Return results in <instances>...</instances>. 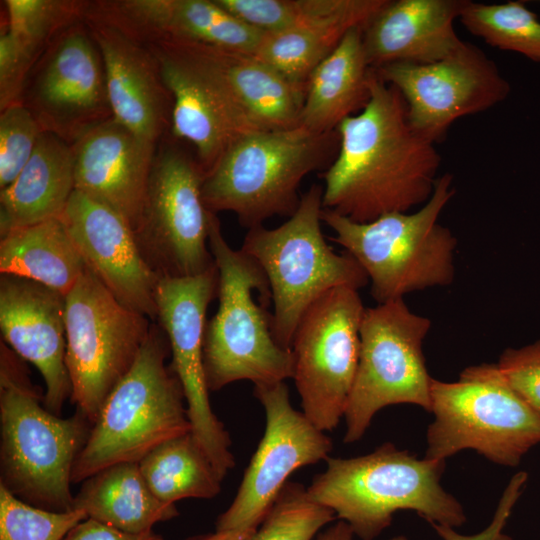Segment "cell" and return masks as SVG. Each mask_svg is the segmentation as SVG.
<instances>
[{"mask_svg": "<svg viewBox=\"0 0 540 540\" xmlns=\"http://www.w3.org/2000/svg\"><path fill=\"white\" fill-rule=\"evenodd\" d=\"M365 107L336 128L339 151L323 174V208L355 222L425 204L438 179L435 144L411 127L400 92L373 69Z\"/></svg>", "mask_w": 540, "mask_h": 540, "instance_id": "obj_1", "label": "cell"}, {"mask_svg": "<svg viewBox=\"0 0 540 540\" xmlns=\"http://www.w3.org/2000/svg\"><path fill=\"white\" fill-rule=\"evenodd\" d=\"M326 463L306 487L307 495L362 540L375 539L399 510L415 511L430 524L452 528L466 521L460 502L440 483L445 460L419 459L387 442L369 454L329 457Z\"/></svg>", "mask_w": 540, "mask_h": 540, "instance_id": "obj_2", "label": "cell"}, {"mask_svg": "<svg viewBox=\"0 0 540 540\" xmlns=\"http://www.w3.org/2000/svg\"><path fill=\"white\" fill-rule=\"evenodd\" d=\"M40 399L1 344L0 485L30 505L70 511L72 471L92 424L78 410L66 418L56 415Z\"/></svg>", "mask_w": 540, "mask_h": 540, "instance_id": "obj_3", "label": "cell"}, {"mask_svg": "<svg viewBox=\"0 0 540 540\" xmlns=\"http://www.w3.org/2000/svg\"><path fill=\"white\" fill-rule=\"evenodd\" d=\"M453 194L452 176L445 173L415 212H392L360 223L323 208L321 218L335 233L330 239L365 271L371 295L381 304L453 282L457 240L439 223Z\"/></svg>", "mask_w": 540, "mask_h": 540, "instance_id": "obj_4", "label": "cell"}, {"mask_svg": "<svg viewBox=\"0 0 540 540\" xmlns=\"http://www.w3.org/2000/svg\"><path fill=\"white\" fill-rule=\"evenodd\" d=\"M209 249L218 269V308L206 322L203 360L209 391L241 380L256 384L282 382L293 375L291 349L281 347L271 329L267 278L250 256L225 240L216 213L211 214Z\"/></svg>", "mask_w": 540, "mask_h": 540, "instance_id": "obj_5", "label": "cell"}, {"mask_svg": "<svg viewBox=\"0 0 540 540\" xmlns=\"http://www.w3.org/2000/svg\"><path fill=\"white\" fill-rule=\"evenodd\" d=\"M170 346L152 324L135 363L106 399L72 471V483L118 463L139 462L192 431L182 386L166 365Z\"/></svg>", "mask_w": 540, "mask_h": 540, "instance_id": "obj_6", "label": "cell"}, {"mask_svg": "<svg viewBox=\"0 0 540 540\" xmlns=\"http://www.w3.org/2000/svg\"><path fill=\"white\" fill-rule=\"evenodd\" d=\"M323 187L313 184L296 211L275 228L248 229L241 250L263 270L271 291V329L277 343L290 349L297 325L320 297L338 287L359 290L369 279L347 252L337 253L321 230Z\"/></svg>", "mask_w": 540, "mask_h": 540, "instance_id": "obj_7", "label": "cell"}, {"mask_svg": "<svg viewBox=\"0 0 540 540\" xmlns=\"http://www.w3.org/2000/svg\"><path fill=\"white\" fill-rule=\"evenodd\" d=\"M332 135L299 124L238 137L203 175L206 208L230 211L248 229L273 216L290 217L302 180L324 162Z\"/></svg>", "mask_w": 540, "mask_h": 540, "instance_id": "obj_8", "label": "cell"}, {"mask_svg": "<svg viewBox=\"0 0 540 540\" xmlns=\"http://www.w3.org/2000/svg\"><path fill=\"white\" fill-rule=\"evenodd\" d=\"M425 457L445 460L473 449L514 467L540 443V414L506 383L497 364L465 368L455 382L432 378Z\"/></svg>", "mask_w": 540, "mask_h": 540, "instance_id": "obj_9", "label": "cell"}, {"mask_svg": "<svg viewBox=\"0 0 540 540\" xmlns=\"http://www.w3.org/2000/svg\"><path fill=\"white\" fill-rule=\"evenodd\" d=\"M64 319L70 399L93 425L135 363L152 324L121 304L88 269L65 296Z\"/></svg>", "mask_w": 540, "mask_h": 540, "instance_id": "obj_10", "label": "cell"}, {"mask_svg": "<svg viewBox=\"0 0 540 540\" xmlns=\"http://www.w3.org/2000/svg\"><path fill=\"white\" fill-rule=\"evenodd\" d=\"M431 321L412 312L403 298L365 308L360 355L344 418L345 443L362 438L375 414L389 405L414 404L430 411L423 341Z\"/></svg>", "mask_w": 540, "mask_h": 540, "instance_id": "obj_11", "label": "cell"}, {"mask_svg": "<svg viewBox=\"0 0 540 540\" xmlns=\"http://www.w3.org/2000/svg\"><path fill=\"white\" fill-rule=\"evenodd\" d=\"M365 307L357 289L335 288L317 299L295 330L293 375L305 416L331 431L344 417L357 373Z\"/></svg>", "mask_w": 540, "mask_h": 540, "instance_id": "obj_12", "label": "cell"}, {"mask_svg": "<svg viewBox=\"0 0 540 540\" xmlns=\"http://www.w3.org/2000/svg\"><path fill=\"white\" fill-rule=\"evenodd\" d=\"M203 171L180 148L156 152L135 236L142 255L161 277H188L215 266L210 218L202 198Z\"/></svg>", "mask_w": 540, "mask_h": 540, "instance_id": "obj_13", "label": "cell"}, {"mask_svg": "<svg viewBox=\"0 0 540 540\" xmlns=\"http://www.w3.org/2000/svg\"><path fill=\"white\" fill-rule=\"evenodd\" d=\"M218 292V269L188 277H161L157 320L172 353L171 368L183 389L192 433L223 480L234 467L231 439L209 401L203 360L206 312Z\"/></svg>", "mask_w": 540, "mask_h": 540, "instance_id": "obj_14", "label": "cell"}, {"mask_svg": "<svg viewBox=\"0 0 540 540\" xmlns=\"http://www.w3.org/2000/svg\"><path fill=\"white\" fill-rule=\"evenodd\" d=\"M265 410V431L216 531L255 530L297 469L327 460L331 439L290 403L285 381L254 385Z\"/></svg>", "mask_w": 540, "mask_h": 540, "instance_id": "obj_15", "label": "cell"}, {"mask_svg": "<svg viewBox=\"0 0 540 540\" xmlns=\"http://www.w3.org/2000/svg\"><path fill=\"white\" fill-rule=\"evenodd\" d=\"M29 76L21 103L70 145L113 117L102 56L82 20L56 36Z\"/></svg>", "mask_w": 540, "mask_h": 540, "instance_id": "obj_16", "label": "cell"}, {"mask_svg": "<svg viewBox=\"0 0 540 540\" xmlns=\"http://www.w3.org/2000/svg\"><path fill=\"white\" fill-rule=\"evenodd\" d=\"M374 70L402 95L415 132L434 144L454 121L488 110L510 92L496 63L468 42L435 63L397 62Z\"/></svg>", "mask_w": 540, "mask_h": 540, "instance_id": "obj_17", "label": "cell"}, {"mask_svg": "<svg viewBox=\"0 0 540 540\" xmlns=\"http://www.w3.org/2000/svg\"><path fill=\"white\" fill-rule=\"evenodd\" d=\"M87 269L124 306L151 321L160 277L141 253L129 222L78 190L60 215Z\"/></svg>", "mask_w": 540, "mask_h": 540, "instance_id": "obj_18", "label": "cell"}, {"mask_svg": "<svg viewBox=\"0 0 540 540\" xmlns=\"http://www.w3.org/2000/svg\"><path fill=\"white\" fill-rule=\"evenodd\" d=\"M83 19L113 26L143 44L192 42L252 55L265 35L216 0L90 1Z\"/></svg>", "mask_w": 540, "mask_h": 540, "instance_id": "obj_19", "label": "cell"}, {"mask_svg": "<svg viewBox=\"0 0 540 540\" xmlns=\"http://www.w3.org/2000/svg\"><path fill=\"white\" fill-rule=\"evenodd\" d=\"M65 296L29 279L0 277V329L4 341L32 363L45 383L44 406L61 415L71 398L66 367Z\"/></svg>", "mask_w": 540, "mask_h": 540, "instance_id": "obj_20", "label": "cell"}, {"mask_svg": "<svg viewBox=\"0 0 540 540\" xmlns=\"http://www.w3.org/2000/svg\"><path fill=\"white\" fill-rule=\"evenodd\" d=\"M154 45L202 73L257 128L285 129L300 124L306 85L285 79L256 56L192 42Z\"/></svg>", "mask_w": 540, "mask_h": 540, "instance_id": "obj_21", "label": "cell"}, {"mask_svg": "<svg viewBox=\"0 0 540 540\" xmlns=\"http://www.w3.org/2000/svg\"><path fill=\"white\" fill-rule=\"evenodd\" d=\"M75 189L122 215L135 231L144 208L156 144L113 117L73 144Z\"/></svg>", "mask_w": 540, "mask_h": 540, "instance_id": "obj_22", "label": "cell"}, {"mask_svg": "<svg viewBox=\"0 0 540 540\" xmlns=\"http://www.w3.org/2000/svg\"><path fill=\"white\" fill-rule=\"evenodd\" d=\"M102 56L113 118L156 144L171 123L172 98L150 48L121 30L82 19Z\"/></svg>", "mask_w": 540, "mask_h": 540, "instance_id": "obj_23", "label": "cell"}, {"mask_svg": "<svg viewBox=\"0 0 540 540\" xmlns=\"http://www.w3.org/2000/svg\"><path fill=\"white\" fill-rule=\"evenodd\" d=\"M147 46L158 60L172 98L171 133L194 145L203 173L235 139L261 130L188 62L161 46Z\"/></svg>", "mask_w": 540, "mask_h": 540, "instance_id": "obj_24", "label": "cell"}, {"mask_svg": "<svg viewBox=\"0 0 540 540\" xmlns=\"http://www.w3.org/2000/svg\"><path fill=\"white\" fill-rule=\"evenodd\" d=\"M467 0L388 1L363 30L371 68L390 63L430 64L456 53L465 43L456 33Z\"/></svg>", "mask_w": 540, "mask_h": 540, "instance_id": "obj_25", "label": "cell"}, {"mask_svg": "<svg viewBox=\"0 0 540 540\" xmlns=\"http://www.w3.org/2000/svg\"><path fill=\"white\" fill-rule=\"evenodd\" d=\"M74 190L72 145L43 132L16 179L0 190V236L60 217Z\"/></svg>", "mask_w": 540, "mask_h": 540, "instance_id": "obj_26", "label": "cell"}, {"mask_svg": "<svg viewBox=\"0 0 540 540\" xmlns=\"http://www.w3.org/2000/svg\"><path fill=\"white\" fill-rule=\"evenodd\" d=\"M363 30L356 27L348 31L310 74L301 125L320 134L332 133L345 118L367 104L373 68L365 54Z\"/></svg>", "mask_w": 540, "mask_h": 540, "instance_id": "obj_27", "label": "cell"}, {"mask_svg": "<svg viewBox=\"0 0 540 540\" xmlns=\"http://www.w3.org/2000/svg\"><path fill=\"white\" fill-rule=\"evenodd\" d=\"M87 518L122 532L142 534L179 515L175 504L161 501L149 488L139 463L107 467L82 482L74 507Z\"/></svg>", "mask_w": 540, "mask_h": 540, "instance_id": "obj_28", "label": "cell"}, {"mask_svg": "<svg viewBox=\"0 0 540 540\" xmlns=\"http://www.w3.org/2000/svg\"><path fill=\"white\" fill-rule=\"evenodd\" d=\"M87 271L60 217L1 237L0 272L40 283L66 296Z\"/></svg>", "mask_w": 540, "mask_h": 540, "instance_id": "obj_29", "label": "cell"}, {"mask_svg": "<svg viewBox=\"0 0 540 540\" xmlns=\"http://www.w3.org/2000/svg\"><path fill=\"white\" fill-rule=\"evenodd\" d=\"M138 463L151 491L165 503L211 499L221 491L222 479L192 431L162 443Z\"/></svg>", "mask_w": 540, "mask_h": 540, "instance_id": "obj_30", "label": "cell"}, {"mask_svg": "<svg viewBox=\"0 0 540 540\" xmlns=\"http://www.w3.org/2000/svg\"><path fill=\"white\" fill-rule=\"evenodd\" d=\"M362 16H342L265 34L254 56L285 79L306 85L313 70L353 28L367 26Z\"/></svg>", "mask_w": 540, "mask_h": 540, "instance_id": "obj_31", "label": "cell"}, {"mask_svg": "<svg viewBox=\"0 0 540 540\" xmlns=\"http://www.w3.org/2000/svg\"><path fill=\"white\" fill-rule=\"evenodd\" d=\"M86 1L5 0V31L15 55L30 74L64 29L82 20Z\"/></svg>", "mask_w": 540, "mask_h": 540, "instance_id": "obj_32", "label": "cell"}, {"mask_svg": "<svg viewBox=\"0 0 540 540\" xmlns=\"http://www.w3.org/2000/svg\"><path fill=\"white\" fill-rule=\"evenodd\" d=\"M459 21L490 46L518 52L540 62V21L523 2L483 4L469 1Z\"/></svg>", "mask_w": 540, "mask_h": 540, "instance_id": "obj_33", "label": "cell"}, {"mask_svg": "<svg viewBox=\"0 0 540 540\" xmlns=\"http://www.w3.org/2000/svg\"><path fill=\"white\" fill-rule=\"evenodd\" d=\"M334 519V512L313 502L302 484L288 481L248 540H312Z\"/></svg>", "mask_w": 540, "mask_h": 540, "instance_id": "obj_34", "label": "cell"}, {"mask_svg": "<svg viewBox=\"0 0 540 540\" xmlns=\"http://www.w3.org/2000/svg\"><path fill=\"white\" fill-rule=\"evenodd\" d=\"M86 514L56 512L30 505L0 485V540H63Z\"/></svg>", "mask_w": 540, "mask_h": 540, "instance_id": "obj_35", "label": "cell"}, {"mask_svg": "<svg viewBox=\"0 0 540 540\" xmlns=\"http://www.w3.org/2000/svg\"><path fill=\"white\" fill-rule=\"evenodd\" d=\"M44 132L38 120L22 103L0 115V190L8 187L33 154Z\"/></svg>", "mask_w": 540, "mask_h": 540, "instance_id": "obj_36", "label": "cell"}, {"mask_svg": "<svg viewBox=\"0 0 540 540\" xmlns=\"http://www.w3.org/2000/svg\"><path fill=\"white\" fill-rule=\"evenodd\" d=\"M497 366L509 387L540 414V340L506 349Z\"/></svg>", "mask_w": 540, "mask_h": 540, "instance_id": "obj_37", "label": "cell"}, {"mask_svg": "<svg viewBox=\"0 0 540 540\" xmlns=\"http://www.w3.org/2000/svg\"><path fill=\"white\" fill-rule=\"evenodd\" d=\"M526 481L527 474L525 472H518L511 478L498 503L492 521L484 530L477 534L462 535L452 527L438 524L431 525L443 540H509L503 534V528L515 503L522 494Z\"/></svg>", "mask_w": 540, "mask_h": 540, "instance_id": "obj_38", "label": "cell"}, {"mask_svg": "<svg viewBox=\"0 0 540 540\" xmlns=\"http://www.w3.org/2000/svg\"><path fill=\"white\" fill-rule=\"evenodd\" d=\"M63 540H163V538L153 530L142 534H131L86 518L74 526Z\"/></svg>", "mask_w": 540, "mask_h": 540, "instance_id": "obj_39", "label": "cell"}, {"mask_svg": "<svg viewBox=\"0 0 540 540\" xmlns=\"http://www.w3.org/2000/svg\"><path fill=\"white\" fill-rule=\"evenodd\" d=\"M255 530L215 531L214 533L194 536L186 540H248Z\"/></svg>", "mask_w": 540, "mask_h": 540, "instance_id": "obj_40", "label": "cell"}, {"mask_svg": "<svg viewBox=\"0 0 540 540\" xmlns=\"http://www.w3.org/2000/svg\"><path fill=\"white\" fill-rule=\"evenodd\" d=\"M354 533L351 527L339 520L321 533L316 540H353Z\"/></svg>", "mask_w": 540, "mask_h": 540, "instance_id": "obj_41", "label": "cell"}, {"mask_svg": "<svg viewBox=\"0 0 540 540\" xmlns=\"http://www.w3.org/2000/svg\"><path fill=\"white\" fill-rule=\"evenodd\" d=\"M388 540H408V539L405 536L400 535V536H395Z\"/></svg>", "mask_w": 540, "mask_h": 540, "instance_id": "obj_42", "label": "cell"}]
</instances>
